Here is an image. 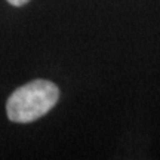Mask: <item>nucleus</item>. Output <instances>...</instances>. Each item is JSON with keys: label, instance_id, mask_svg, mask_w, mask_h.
<instances>
[{"label": "nucleus", "instance_id": "1", "mask_svg": "<svg viewBox=\"0 0 160 160\" xmlns=\"http://www.w3.org/2000/svg\"><path fill=\"white\" fill-rule=\"evenodd\" d=\"M59 98V89L49 80L37 79L18 88L6 102L11 122L30 123L48 114Z\"/></svg>", "mask_w": 160, "mask_h": 160}, {"label": "nucleus", "instance_id": "2", "mask_svg": "<svg viewBox=\"0 0 160 160\" xmlns=\"http://www.w3.org/2000/svg\"><path fill=\"white\" fill-rule=\"evenodd\" d=\"M8 3H11L12 6H24V5H27L30 0H6Z\"/></svg>", "mask_w": 160, "mask_h": 160}]
</instances>
